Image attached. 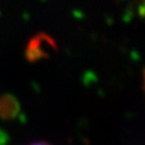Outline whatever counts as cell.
<instances>
[{
    "label": "cell",
    "instance_id": "obj_1",
    "mask_svg": "<svg viewBox=\"0 0 145 145\" xmlns=\"http://www.w3.org/2000/svg\"><path fill=\"white\" fill-rule=\"evenodd\" d=\"M5 142V135H0V145H3Z\"/></svg>",
    "mask_w": 145,
    "mask_h": 145
},
{
    "label": "cell",
    "instance_id": "obj_2",
    "mask_svg": "<svg viewBox=\"0 0 145 145\" xmlns=\"http://www.w3.org/2000/svg\"><path fill=\"white\" fill-rule=\"evenodd\" d=\"M31 145H48L46 143H35V144H31Z\"/></svg>",
    "mask_w": 145,
    "mask_h": 145
}]
</instances>
